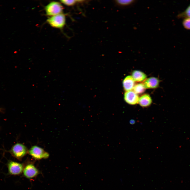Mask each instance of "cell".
<instances>
[{"label":"cell","mask_w":190,"mask_h":190,"mask_svg":"<svg viewBox=\"0 0 190 190\" xmlns=\"http://www.w3.org/2000/svg\"><path fill=\"white\" fill-rule=\"evenodd\" d=\"M28 151L26 146L22 144L17 143L13 146L9 152L13 156L21 160L28 153Z\"/></svg>","instance_id":"1"},{"label":"cell","mask_w":190,"mask_h":190,"mask_svg":"<svg viewBox=\"0 0 190 190\" xmlns=\"http://www.w3.org/2000/svg\"><path fill=\"white\" fill-rule=\"evenodd\" d=\"M124 98L127 103L131 105H135L138 103L139 99L137 94L132 90L125 92Z\"/></svg>","instance_id":"7"},{"label":"cell","mask_w":190,"mask_h":190,"mask_svg":"<svg viewBox=\"0 0 190 190\" xmlns=\"http://www.w3.org/2000/svg\"><path fill=\"white\" fill-rule=\"evenodd\" d=\"M182 24L185 29L190 30V17L184 18L182 22Z\"/></svg>","instance_id":"15"},{"label":"cell","mask_w":190,"mask_h":190,"mask_svg":"<svg viewBox=\"0 0 190 190\" xmlns=\"http://www.w3.org/2000/svg\"><path fill=\"white\" fill-rule=\"evenodd\" d=\"M152 102V99L150 96L148 94H145L139 98L138 103L141 106L145 107L149 106Z\"/></svg>","instance_id":"10"},{"label":"cell","mask_w":190,"mask_h":190,"mask_svg":"<svg viewBox=\"0 0 190 190\" xmlns=\"http://www.w3.org/2000/svg\"><path fill=\"white\" fill-rule=\"evenodd\" d=\"M135 85V81L130 75L126 77L123 81V87L126 91L132 90Z\"/></svg>","instance_id":"9"},{"label":"cell","mask_w":190,"mask_h":190,"mask_svg":"<svg viewBox=\"0 0 190 190\" xmlns=\"http://www.w3.org/2000/svg\"><path fill=\"white\" fill-rule=\"evenodd\" d=\"M132 77L134 80L137 82L143 81L146 78V75L144 73L138 70H134L133 72Z\"/></svg>","instance_id":"11"},{"label":"cell","mask_w":190,"mask_h":190,"mask_svg":"<svg viewBox=\"0 0 190 190\" xmlns=\"http://www.w3.org/2000/svg\"><path fill=\"white\" fill-rule=\"evenodd\" d=\"M23 172L25 177L31 179L36 176L39 174V171L34 165L29 164L24 167Z\"/></svg>","instance_id":"6"},{"label":"cell","mask_w":190,"mask_h":190,"mask_svg":"<svg viewBox=\"0 0 190 190\" xmlns=\"http://www.w3.org/2000/svg\"><path fill=\"white\" fill-rule=\"evenodd\" d=\"M8 175H17L21 174L23 172L24 167L22 164L11 160H8L7 164Z\"/></svg>","instance_id":"2"},{"label":"cell","mask_w":190,"mask_h":190,"mask_svg":"<svg viewBox=\"0 0 190 190\" xmlns=\"http://www.w3.org/2000/svg\"><path fill=\"white\" fill-rule=\"evenodd\" d=\"M135 1L133 0H117L116 1L118 5L122 6H130L135 3Z\"/></svg>","instance_id":"13"},{"label":"cell","mask_w":190,"mask_h":190,"mask_svg":"<svg viewBox=\"0 0 190 190\" xmlns=\"http://www.w3.org/2000/svg\"><path fill=\"white\" fill-rule=\"evenodd\" d=\"M47 22L53 27L61 28L65 24V16L64 14L60 13L49 18Z\"/></svg>","instance_id":"3"},{"label":"cell","mask_w":190,"mask_h":190,"mask_svg":"<svg viewBox=\"0 0 190 190\" xmlns=\"http://www.w3.org/2000/svg\"><path fill=\"white\" fill-rule=\"evenodd\" d=\"M177 17L178 18L190 17V4L184 11L178 14Z\"/></svg>","instance_id":"14"},{"label":"cell","mask_w":190,"mask_h":190,"mask_svg":"<svg viewBox=\"0 0 190 190\" xmlns=\"http://www.w3.org/2000/svg\"><path fill=\"white\" fill-rule=\"evenodd\" d=\"M159 83V80L158 78L151 77L145 80L143 83L145 89H154L158 87Z\"/></svg>","instance_id":"8"},{"label":"cell","mask_w":190,"mask_h":190,"mask_svg":"<svg viewBox=\"0 0 190 190\" xmlns=\"http://www.w3.org/2000/svg\"><path fill=\"white\" fill-rule=\"evenodd\" d=\"M28 153L35 159L40 160L46 159L49 156V154L42 148L36 145L33 146L28 151Z\"/></svg>","instance_id":"5"},{"label":"cell","mask_w":190,"mask_h":190,"mask_svg":"<svg viewBox=\"0 0 190 190\" xmlns=\"http://www.w3.org/2000/svg\"><path fill=\"white\" fill-rule=\"evenodd\" d=\"M145 89L143 83H139L135 85L133 89V91L136 93L139 94L143 93Z\"/></svg>","instance_id":"12"},{"label":"cell","mask_w":190,"mask_h":190,"mask_svg":"<svg viewBox=\"0 0 190 190\" xmlns=\"http://www.w3.org/2000/svg\"><path fill=\"white\" fill-rule=\"evenodd\" d=\"M60 1L63 4L68 6H71L74 5L77 2V0H61Z\"/></svg>","instance_id":"16"},{"label":"cell","mask_w":190,"mask_h":190,"mask_svg":"<svg viewBox=\"0 0 190 190\" xmlns=\"http://www.w3.org/2000/svg\"><path fill=\"white\" fill-rule=\"evenodd\" d=\"M63 9V6L60 3L55 1L51 2L45 7L46 15L51 16L60 14Z\"/></svg>","instance_id":"4"}]
</instances>
